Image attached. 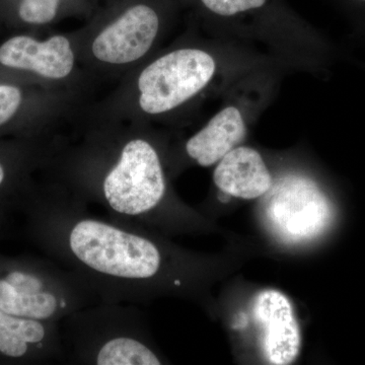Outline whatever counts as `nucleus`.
<instances>
[{"label": "nucleus", "instance_id": "obj_1", "mask_svg": "<svg viewBox=\"0 0 365 365\" xmlns=\"http://www.w3.org/2000/svg\"><path fill=\"white\" fill-rule=\"evenodd\" d=\"M29 237L78 274L102 302L138 304L163 289L169 255L148 230L103 220L59 184L29 188L18 207Z\"/></svg>", "mask_w": 365, "mask_h": 365}, {"label": "nucleus", "instance_id": "obj_2", "mask_svg": "<svg viewBox=\"0 0 365 365\" xmlns=\"http://www.w3.org/2000/svg\"><path fill=\"white\" fill-rule=\"evenodd\" d=\"M59 184L114 222L144 228L163 220L169 187L157 143L145 135L91 143L61 165Z\"/></svg>", "mask_w": 365, "mask_h": 365}, {"label": "nucleus", "instance_id": "obj_3", "mask_svg": "<svg viewBox=\"0 0 365 365\" xmlns=\"http://www.w3.org/2000/svg\"><path fill=\"white\" fill-rule=\"evenodd\" d=\"M284 63L237 41L179 46L148 64L137 81L138 105L148 116H167L211 91L225 93L251 72Z\"/></svg>", "mask_w": 365, "mask_h": 365}, {"label": "nucleus", "instance_id": "obj_4", "mask_svg": "<svg viewBox=\"0 0 365 365\" xmlns=\"http://www.w3.org/2000/svg\"><path fill=\"white\" fill-rule=\"evenodd\" d=\"M60 329L66 356L71 364H163L135 304L98 302L69 314Z\"/></svg>", "mask_w": 365, "mask_h": 365}, {"label": "nucleus", "instance_id": "obj_5", "mask_svg": "<svg viewBox=\"0 0 365 365\" xmlns=\"http://www.w3.org/2000/svg\"><path fill=\"white\" fill-rule=\"evenodd\" d=\"M98 302L78 274L57 262L0 255V309L7 314L61 323Z\"/></svg>", "mask_w": 365, "mask_h": 365}, {"label": "nucleus", "instance_id": "obj_6", "mask_svg": "<svg viewBox=\"0 0 365 365\" xmlns=\"http://www.w3.org/2000/svg\"><path fill=\"white\" fill-rule=\"evenodd\" d=\"M288 71L285 67H266L230 86L223 93L222 108L185 143L186 158L200 167H212L241 145L250 127L273 102L281 78Z\"/></svg>", "mask_w": 365, "mask_h": 365}, {"label": "nucleus", "instance_id": "obj_7", "mask_svg": "<svg viewBox=\"0 0 365 365\" xmlns=\"http://www.w3.org/2000/svg\"><path fill=\"white\" fill-rule=\"evenodd\" d=\"M263 197L268 227L290 244L318 237L332 220V209L323 190L304 173H280Z\"/></svg>", "mask_w": 365, "mask_h": 365}, {"label": "nucleus", "instance_id": "obj_8", "mask_svg": "<svg viewBox=\"0 0 365 365\" xmlns=\"http://www.w3.org/2000/svg\"><path fill=\"white\" fill-rule=\"evenodd\" d=\"M162 30L160 14L148 4L127 9L106 26L91 44L95 58L109 66H127L150 51Z\"/></svg>", "mask_w": 365, "mask_h": 365}, {"label": "nucleus", "instance_id": "obj_9", "mask_svg": "<svg viewBox=\"0 0 365 365\" xmlns=\"http://www.w3.org/2000/svg\"><path fill=\"white\" fill-rule=\"evenodd\" d=\"M64 359L60 323L23 318L0 309L1 364H42Z\"/></svg>", "mask_w": 365, "mask_h": 365}, {"label": "nucleus", "instance_id": "obj_10", "mask_svg": "<svg viewBox=\"0 0 365 365\" xmlns=\"http://www.w3.org/2000/svg\"><path fill=\"white\" fill-rule=\"evenodd\" d=\"M253 312L269 364H292L299 356L302 337L289 299L277 290H264L255 299Z\"/></svg>", "mask_w": 365, "mask_h": 365}, {"label": "nucleus", "instance_id": "obj_11", "mask_svg": "<svg viewBox=\"0 0 365 365\" xmlns=\"http://www.w3.org/2000/svg\"><path fill=\"white\" fill-rule=\"evenodd\" d=\"M76 63L71 41L55 35L45 41L20 35L9 38L0 46V64L30 71L41 78L60 81L71 73Z\"/></svg>", "mask_w": 365, "mask_h": 365}, {"label": "nucleus", "instance_id": "obj_12", "mask_svg": "<svg viewBox=\"0 0 365 365\" xmlns=\"http://www.w3.org/2000/svg\"><path fill=\"white\" fill-rule=\"evenodd\" d=\"M274 175L258 150L251 146H237L217 163L213 182L223 195L257 199L271 189Z\"/></svg>", "mask_w": 365, "mask_h": 365}, {"label": "nucleus", "instance_id": "obj_13", "mask_svg": "<svg viewBox=\"0 0 365 365\" xmlns=\"http://www.w3.org/2000/svg\"><path fill=\"white\" fill-rule=\"evenodd\" d=\"M19 182L18 170L0 155V217L9 209L16 208L21 195L28 190Z\"/></svg>", "mask_w": 365, "mask_h": 365}, {"label": "nucleus", "instance_id": "obj_14", "mask_svg": "<svg viewBox=\"0 0 365 365\" xmlns=\"http://www.w3.org/2000/svg\"><path fill=\"white\" fill-rule=\"evenodd\" d=\"M60 0H21L19 16L29 25L43 26L56 18Z\"/></svg>", "mask_w": 365, "mask_h": 365}, {"label": "nucleus", "instance_id": "obj_15", "mask_svg": "<svg viewBox=\"0 0 365 365\" xmlns=\"http://www.w3.org/2000/svg\"><path fill=\"white\" fill-rule=\"evenodd\" d=\"M23 93L11 85H0V127L9 123L20 110Z\"/></svg>", "mask_w": 365, "mask_h": 365}, {"label": "nucleus", "instance_id": "obj_16", "mask_svg": "<svg viewBox=\"0 0 365 365\" xmlns=\"http://www.w3.org/2000/svg\"><path fill=\"white\" fill-rule=\"evenodd\" d=\"M354 1L359 2V4H365V0H354Z\"/></svg>", "mask_w": 365, "mask_h": 365}]
</instances>
